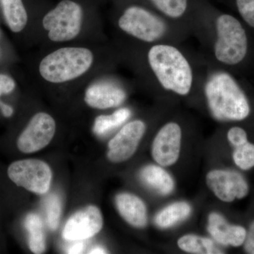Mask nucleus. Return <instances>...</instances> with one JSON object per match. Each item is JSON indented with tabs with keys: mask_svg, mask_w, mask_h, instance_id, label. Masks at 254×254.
Segmentation results:
<instances>
[{
	"mask_svg": "<svg viewBox=\"0 0 254 254\" xmlns=\"http://www.w3.org/2000/svg\"><path fill=\"white\" fill-rule=\"evenodd\" d=\"M140 176L147 186L162 195L170 194L175 188L172 177L163 168L150 165L142 169Z\"/></svg>",
	"mask_w": 254,
	"mask_h": 254,
	"instance_id": "nucleus-16",
	"label": "nucleus"
},
{
	"mask_svg": "<svg viewBox=\"0 0 254 254\" xmlns=\"http://www.w3.org/2000/svg\"><path fill=\"white\" fill-rule=\"evenodd\" d=\"M208 230L220 245L234 247L244 245L247 232L245 227L231 225L218 213H211L209 215Z\"/></svg>",
	"mask_w": 254,
	"mask_h": 254,
	"instance_id": "nucleus-14",
	"label": "nucleus"
},
{
	"mask_svg": "<svg viewBox=\"0 0 254 254\" xmlns=\"http://www.w3.org/2000/svg\"><path fill=\"white\" fill-rule=\"evenodd\" d=\"M118 25L127 34L146 43L160 40L167 31L161 18L138 6L127 8L120 16Z\"/></svg>",
	"mask_w": 254,
	"mask_h": 254,
	"instance_id": "nucleus-6",
	"label": "nucleus"
},
{
	"mask_svg": "<svg viewBox=\"0 0 254 254\" xmlns=\"http://www.w3.org/2000/svg\"><path fill=\"white\" fill-rule=\"evenodd\" d=\"M25 227L28 232L30 250L34 254H43L46 250V238L41 217L36 213L29 214L25 220Z\"/></svg>",
	"mask_w": 254,
	"mask_h": 254,
	"instance_id": "nucleus-19",
	"label": "nucleus"
},
{
	"mask_svg": "<svg viewBox=\"0 0 254 254\" xmlns=\"http://www.w3.org/2000/svg\"><path fill=\"white\" fill-rule=\"evenodd\" d=\"M131 116V110L128 108H121L116 110L111 115H100L95 120L93 130L97 135L103 136L108 132L120 127Z\"/></svg>",
	"mask_w": 254,
	"mask_h": 254,
	"instance_id": "nucleus-21",
	"label": "nucleus"
},
{
	"mask_svg": "<svg viewBox=\"0 0 254 254\" xmlns=\"http://www.w3.org/2000/svg\"><path fill=\"white\" fill-rule=\"evenodd\" d=\"M103 225L99 208L88 205L70 217L64 228L63 236L70 242L87 240L98 234Z\"/></svg>",
	"mask_w": 254,
	"mask_h": 254,
	"instance_id": "nucleus-11",
	"label": "nucleus"
},
{
	"mask_svg": "<svg viewBox=\"0 0 254 254\" xmlns=\"http://www.w3.org/2000/svg\"><path fill=\"white\" fill-rule=\"evenodd\" d=\"M16 83L14 80L6 74H0V95L9 94L14 91Z\"/></svg>",
	"mask_w": 254,
	"mask_h": 254,
	"instance_id": "nucleus-27",
	"label": "nucleus"
},
{
	"mask_svg": "<svg viewBox=\"0 0 254 254\" xmlns=\"http://www.w3.org/2000/svg\"><path fill=\"white\" fill-rule=\"evenodd\" d=\"M0 108H1V113L6 118H10L14 113V110L9 105L4 104V103L0 102Z\"/></svg>",
	"mask_w": 254,
	"mask_h": 254,
	"instance_id": "nucleus-30",
	"label": "nucleus"
},
{
	"mask_svg": "<svg viewBox=\"0 0 254 254\" xmlns=\"http://www.w3.org/2000/svg\"><path fill=\"white\" fill-rule=\"evenodd\" d=\"M8 176L15 185L37 194H45L50 190L52 171L49 165L36 159L18 160L8 168Z\"/></svg>",
	"mask_w": 254,
	"mask_h": 254,
	"instance_id": "nucleus-7",
	"label": "nucleus"
},
{
	"mask_svg": "<svg viewBox=\"0 0 254 254\" xmlns=\"http://www.w3.org/2000/svg\"><path fill=\"white\" fill-rule=\"evenodd\" d=\"M153 4L168 17L177 18L185 14L187 0H151Z\"/></svg>",
	"mask_w": 254,
	"mask_h": 254,
	"instance_id": "nucleus-23",
	"label": "nucleus"
},
{
	"mask_svg": "<svg viewBox=\"0 0 254 254\" xmlns=\"http://www.w3.org/2000/svg\"><path fill=\"white\" fill-rule=\"evenodd\" d=\"M83 22L81 6L71 0H63L43 17V26L52 41L66 42L79 34Z\"/></svg>",
	"mask_w": 254,
	"mask_h": 254,
	"instance_id": "nucleus-5",
	"label": "nucleus"
},
{
	"mask_svg": "<svg viewBox=\"0 0 254 254\" xmlns=\"http://www.w3.org/2000/svg\"><path fill=\"white\" fill-rule=\"evenodd\" d=\"M191 212L186 202H176L163 208L155 218V224L160 228H169L188 218Z\"/></svg>",
	"mask_w": 254,
	"mask_h": 254,
	"instance_id": "nucleus-18",
	"label": "nucleus"
},
{
	"mask_svg": "<svg viewBox=\"0 0 254 254\" xmlns=\"http://www.w3.org/2000/svg\"><path fill=\"white\" fill-rule=\"evenodd\" d=\"M182 129L178 124L169 123L158 132L152 144L153 159L160 166L174 165L180 157Z\"/></svg>",
	"mask_w": 254,
	"mask_h": 254,
	"instance_id": "nucleus-12",
	"label": "nucleus"
},
{
	"mask_svg": "<svg viewBox=\"0 0 254 254\" xmlns=\"http://www.w3.org/2000/svg\"><path fill=\"white\" fill-rule=\"evenodd\" d=\"M206 184L218 199L226 203L242 199L250 191V187L245 177L232 170H215L209 172Z\"/></svg>",
	"mask_w": 254,
	"mask_h": 254,
	"instance_id": "nucleus-9",
	"label": "nucleus"
},
{
	"mask_svg": "<svg viewBox=\"0 0 254 254\" xmlns=\"http://www.w3.org/2000/svg\"><path fill=\"white\" fill-rule=\"evenodd\" d=\"M237 6L243 19L254 28V0H237Z\"/></svg>",
	"mask_w": 254,
	"mask_h": 254,
	"instance_id": "nucleus-25",
	"label": "nucleus"
},
{
	"mask_svg": "<svg viewBox=\"0 0 254 254\" xmlns=\"http://www.w3.org/2000/svg\"><path fill=\"white\" fill-rule=\"evenodd\" d=\"M55 130L56 125L51 115L36 114L18 137V150L23 153H33L43 149L53 139Z\"/></svg>",
	"mask_w": 254,
	"mask_h": 254,
	"instance_id": "nucleus-8",
	"label": "nucleus"
},
{
	"mask_svg": "<svg viewBox=\"0 0 254 254\" xmlns=\"http://www.w3.org/2000/svg\"><path fill=\"white\" fill-rule=\"evenodd\" d=\"M217 40L214 46L215 58L228 65L240 63L248 50V40L243 26L236 18L222 14L216 20Z\"/></svg>",
	"mask_w": 254,
	"mask_h": 254,
	"instance_id": "nucleus-4",
	"label": "nucleus"
},
{
	"mask_svg": "<svg viewBox=\"0 0 254 254\" xmlns=\"http://www.w3.org/2000/svg\"><path fill=\"white\" fill-rule=\"evenodd\" d=\"M245 250L247 254H254V221L250 225L245 243Z\"/></svg>",
	"mask_w": 254,
	"mask_h": 254,
	"instance_id": "nucleus-28",
	"label": "nucleus"
},
{
	"mask_svg": "<svg viewBox=\"0 0 254 254\" xmlns=\"http://www.w3.org/2000/svg\"><path fill=\"white\" fill-rule=\"evenodd\" d=\"M227 139L235 148L248 142V137L245 129L239 127H234L227 132Z\"/></svg>",
	"mask_w": 254,
	"mask_h": 254,
	"instance_id": "nucleus-26",
	"label": "nucleus"
},
{
	"mask_svg": "<svg viewBox=\"0 0 254 254\" xmlns=\"http://www.w3.org/2000/svg\"><path fill=\"white\" fill-rule=\"evenodd\" d=\"M47 221L50 229L56 230L59 225L62 211V203L59 195L52 193L46 200Z\"/></svg>",
	"mask_w": 254,
	"mask_h": 254,
	"instance_id": "nucleus-24",
	"label": "nucleus"
},
{
	"mask_svg": "<svg viewBox=\"0 0 254 254\" xmlns=\"http://www.w3.org/2000/svg\"><path fill=\"white\" fill-rule=\"evenodd\" d=\"M108 252H106V250L105 249H103V247H95L94 248L92 249V250L89 251L88 254H106Z\"/></svg>",
	"mask_w": 254,
	"mask_h": 254,
	"instance_id": "nucleus-31",
	"label": "nucleus"
},
{
	"mask_svg": "<svg viewBox=\"0 0 254 254\" xmlns=\"http://www.w3.org/2000/svg\"><path fill=\"white\" fill-rule=\"evenodd\" d=\"M6 24L14 33H19L26 27L28 14L22 0H0Z\"/></svg>",
	"mask_w": 254,
	"mask_h": 254,
	"instance_id": "nucleus-17",
	"label": "nucleus"
},
{
	"mask_svg": "<svg viewBox=\"0 0 254 254\" xmlns=\"http://www.w3.org/2000/svg\"><path fill=\"white\" fill-rule=\"evenodd\" d=\"M177 245L180 250L187 253L196 254H222L215 247L213 241L210 239L187 235L179 239Z\"/></svg>",
	"mask_w": 254,
	"mask_h": 254,
	"instance_id": "nucleus-20",
	"label": "nucleus"
},
{
	"mask_svg": "<svg viewBox=\"0 0 254 254\" xmlns=\"http://www.w3.org/2000/svg\"><path fill=\"white\" fill-rule=\"evenodd\" d=\"M209 109L219 121H242L250 114L245 93L228 73L219 71L209 77L205 86Z\"/></svg>",
	"mask_w": 254,
	"mask_h": 254,
	"instance_id": "nucleus-1",
	"label": "nucleus"
},
{
	"mask_svg": "<svg viewBox=\"0 0 254 254\" xmlns=\"http://www.w3.org/2000/svg\"><path fill=\"white\" fill-rule=\"evenodd\" d=\"M126 97V93L121 87L111 81H100L88 87L84 100L91 108L104 110L119 106Z\"/></svg>",
	"mask_w": 254,
	"mask_h": 254,
	"instance_id": "nucleus-13",
	"label": "nucleus"
},
{
	"mask_svg": "<svg viewBox=\"0 0 254 254\" xmlns=\"http://www.w3.org/2000/svg\"><path fill=\"white\" fill-rule=\"evenodd\" d=\"M74 243L68 246L66 253L69 254H78L83 253L85 250V245L82 241H73Z\"/></svg>",
	"mask_w": 254,
	"mask_h": 254,
	"instance_id": "nucleus-29",
	"label": "nucleus"
},
{
	"mask_svg": "<svg viewBox=\"0 0 254 254\" xmlns=\"http://www.w3.org/2000/svg\"><path fill=\"white\" fill-rule=\"evenodd\" d=\"M91 50L80 47L60 48L41 60L39 72L42 77L53 83L72 81L86 73L93 64Z\"/></svg>",
	"mask_w": 254,
	"mask_h": 254,
	"instance_id": "nucleus-3",
	"label": "nucleus"
},
{
	"mask_svg": "<svg viewBox=\"0 0 254 254\" xmlns=\"http://www.w3.org/2000/svg\"><path fill=\"white\" fill-rule=\"evenodd\" d=\"M235 165L242 170H249L254 167V144L247 142L237 147L232 154Z\"/></svg>",
	"mask_w": 254,
	"mask_h": 254,
	"instance_id": "nucleus-22",
	"label": "nucleus"
},
{
	"mask_svg": "<svg viewBox=\"0 0 254 254\" xmlns=\"http://www.w3.org/2000/svg\"><path fill=\"white\" fill-rule=\"evenodd\" d=\"M145 123L141 120L128 123L108 143V158L113 163H121L134 154L144 135Z\"/></svg>",
	"mask_w": 254,
	"mask_h": 254,
	"instance_id": "nucleus-10",
	"label": "nucleus"
},
{
	"mask_svg": "<svg viewBox=\"0 0 254 254\" xmlns=\"http://www.w3.org/2000/svg\"><path fill=\"white\" fill-rule=\"evenodd\" d=\"M116 205L119 213L128 224L138 228L147 225V211L141 198L131 193H123L117 195Z\"/></svg>",
	"mask_w": 254,
	"mask_h": 254,
	"instance_id": "nucleus-15",
	"label": "nucleus"
},
{
	"mask_svg": "<svg viewBox=\"0 0 254 254\" xmlns=\"http://www.w3.org/2000/svg\"><path fill=\"white\" fill-rule=\"evenodd\" d=\"M148 61L163 88L180 95L190 93L193 84L192 68L177 48L170 45H155L148 51Z\"/></svg>",
	"mask_w": 254,
	"mask_h": 254,
	"instance_id": "nucleus-2",
	"label": "nucleus"
}]
</instances>
